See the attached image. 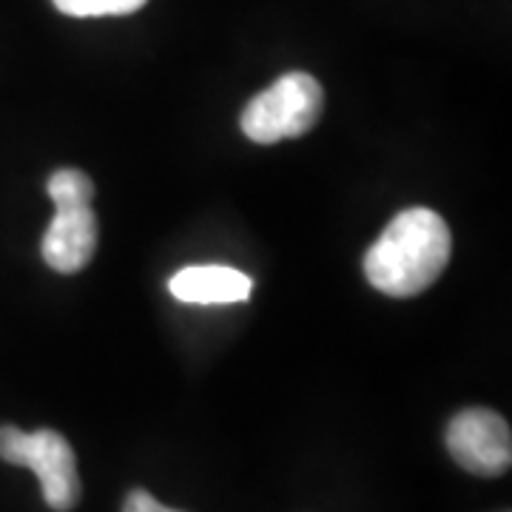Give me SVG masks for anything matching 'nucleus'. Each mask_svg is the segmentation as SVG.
<instances>
[{"label": "nucleus", "instance_id": "nucleus-1", "mask_svg": "<svg viewBox=\"0 0 512 512\" xmlns=\"http://www.w3.org/2000/svg\"><path fill=\"white\" fill-rule=\"evenodd\" d=\"M453 237L447 222L430 208L396 214L365 254V276L376 291L407 299L427 291L447 268Z\"/></svg>", "mask_w": 512, "mask_h": 512}, {"label": "nucleus", "instance_id": "nucleus-2", "mask_svg": "<svg viewBox=\"0 0 512 512\" xmlns=\"http://www.w3.org/2000/svg\"><path fill=\"white\" fill-rule=\"evenodd\" d=\"M322 106H325V92L319 80L308 72H288L274 86L251 97V103L242 111L239 126L251 143L274 146L279 140L308 134L319 123Z\"/></svg>", "mask_w": 512, "mask_h": 512}, {"label": "nucleus", "instance_id": "nucleus-3", "mask_svg": "<svg viewBox=\"0 0 512 512\" xmlns=\"http://www.w3.org/2000/svg\"><path fill=\"white\" fill-rule=\"evenodd\" d=\"M0 458L15 467H29L40 481L43 501L55 512H69L80 501L77 458H74L72 444L55 430L23 433L20 427L3 424Z\"/></svg>", "mask_w": 512, "mask_h": 512}, {"label": "nucleus", "instance_id": "nucleus-9", "mask_svg": "<svg viewBox=\"0 0 512 512\" xmlns=\"http://www.w3.org/2000/svg\"><path fill=\"white\" fill-rule=\"evenodd\" d=\"M123 512H180V510L165 507V504H160L154 495H148L146 490H131L126 498V504H123Z\"/></svg>", "mask_w": 512, "mask_h": 512}, {"label": "nucleus", "instance_id": "nucleus-5", "mask_svg": "<svg viewBox=\"0 0 512 512\" xmlns=\"http://www.w3.org/2000/svg\"><path fill=\"white\" fill-rule=\"evenodd\" d=\"M97 248V217L92 205L57 208L43 234V259L57 274H77L92 262Z\"/></svg>", "mask_w": 512, "mask_h": 512}, {"label": "nucleus", "instance_id": "nucleus-6", "mask_svg": "<svg viewBox=\"0 0 512 512\" xmlns=\"http://www.w3.org/2000/svg\"><path fill=\"white\" fill-rule=\"evenodd\" d=\"M168 291L185 305H237L254 293V279L228 265H191L171 276Z\"/></svg>", "mask_w": 512, "mask_h": 512}, {"label": "nucleus", "instance_id": "nucleus-7", "mask_svg": "<svg viewBox=\"0 0 512 512\" xmlns=\"http://www.w3.org/2000/svg\"><path fill=\"white\" fill-rule=\"evenodd\" d=\"M49 197L55 202V208H69V205H92L94 183L89 174L77 171V168H60L49 177L46 185Z\"/></svg>", "mask_w": 512, "mask_h": 512}, {"label": "nucleus", "instance_id": "nucleus-4", "mask_svg": "<svg viewBox=\"0 0 512 512\" xmlns=\"http://www.w3.org/2000/svg\"><path fill=\"white\" fill-rule=\"evenodd\" d=\"M447 450L467 473L501 476L510 470L512 461L510 424L484 407L461 410L447 427Z\"/></svg>", "mask_w": 512, "mask_h": 512}, {"label": "nucleus", "instance_id": "nucleus-8", "mask_svg": "<svg viewBox=\"0 0 512 512\" xmlns=\"http://www.w3.org/2000/svg\"><path fill=\"white\" fill-rule=\"evenodd\" d=\"M57 9L69 18H120L134 15L146 6L148 0H52Z\"/></svg>", "mask_w": 512, "mask_h": 512}]
</instances>
